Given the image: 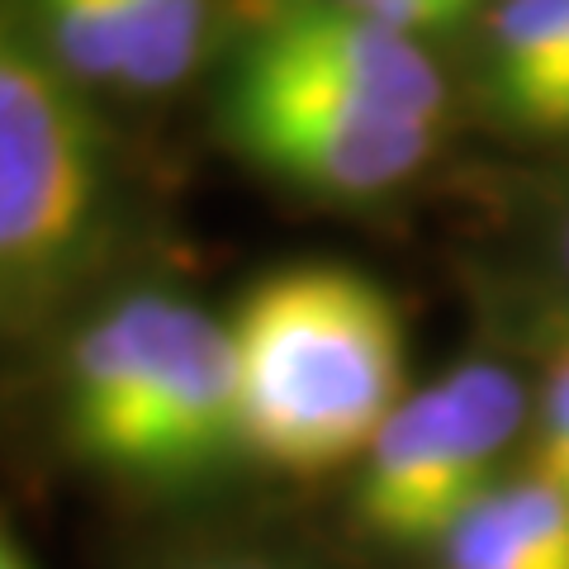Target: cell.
I'll return each instance as SVG.
<instances>
[{"mask_svg":"<svg viewBox=\"0 0 569 569\" xmlns=\"http://www.w3.org/2000/svg\"><path fill=\"white\" fill-rule=\"evenodd\" d=\"M242 395V451L318 475L370 451L408 399L403 318L370 276L284 266L228 318Z\"/></svg>","mask_w":569,"mask_h":569,"instance_id":"1","label":"cell"},{"mask_svg":"<svg viewBox=\"0 0 569 569\" xmlns=\"http://www.w3.org/2000/svg\"><path fill=\"white\" fill-rule=\"evenodd\" d=\"M67 432L96 466L176 485L242 451L233 332L176 295H129L67 356Z\"/></svg>","mask_w":569,"mask_h":569,"instance_id":"2","label":"cell"},{"mask_svg":"<svg viewBox=\"0 0 569 569\" xmlns=\"http://www.w3.org/2000/svg\"><path fill=\"white\" fill-rule=\"evenodd\" d=\"M114 171L86 86L0 0V332H29L91 276Z\"/></svg>","mask_w":569,"mask_h":569,"instance_id":"3","label":"cell"},{"mask_svg":"<svg viewBox=\"0 0 569 569\" xmlns=\"http://www.w3.org/2000/svg\"><path fill=\"white\" fill-rule=\"evenodd\" d=\"M522 418L527 395L518 376L485 356L413 389L361 456V527L395 546H441L498 485Z\"/></svg>","mask_w":569,"mask_h":569,"instance_id":"4","label":"cell"},{"mask_svg":"<svg viewBox=\"0 0 569 569\" xmlns=\"http://www.w3.org/2000/svg\"><path fill=\"white\" fill-rule=\"evenodd\" d=\"M223 119L228 138L257 167L342 200L403 186L437 142V123L370 104L252 48H242L238 58Z\"/></svg>","mask_w":569,"mask_h":569,"instance_id":"5","label":"cell"},{"mask_svg":"<svg viewBox=\"0 0 569 569\" xmlns=\"http://www.w3.org/2000/svg\"><path fill=\"white\" fill-rule=\"evenodd\" d=\"M247 48L408 119L437 123L447 110V81L427 48L347 0H271Z\"/></svg>","mask_w":569,"mask_h":569,"instance_id":"6","label":"cell"},{"mask_svg":"<svg viewBox=\"0 0 569 569\" xmlns=\"http://www.w3.org/2000/svg\"><path fill=\"white\" fill-rule=\"evenodd\" d=\"M447 569H569V489L541 470L498 479L441 541Z\"/></svg>","mask_w":569,"mask_h":569,"instance_id":"7","label":"cell"},{"mask_svg":"<svg viewBox=\"0 0 569 569\" xmlns=\"http://www.w3.org/2000/svg\"><path fill=\"white\" fill-rule=\"evenodd\" d=\"M493 100L527 129L560 133L569 104V0H498L489 20Z\"/></svg>","mask_w":569,"mask_h":569,"instance_id":"8","label":"cell"},{"mask_svg":"<svg viewBox=\"0 0 569 569\" xmlns=\"http://www.w3.org/2000/svg\"><path fill=\"white\" fill-rule=\"evenodd\" d=\"M204 0H123V86L167 91L186 81L204 48Z\"/></svg>","mask_w":569,"mask_h":569,"instance_id":"9","label":"cell"},{"mask_svg":"<svg viewBox=\"0 0 569 569\" xmlns=\"http://www.w3.org/2000/svg\"><path fill=\"white\" fill-rule=\"evenodd\" d=\"M33 29L81 86H123V0H33Z\"/></svg>","mask_w":569,"mask_h":569,"instance_id":"10","label":"cell"},{"mask_svg":"<svg viewBox=\"0 0 569 569\" xmlns=\"http://www.w3.org/2000/svg\"><path fill=\"white\" fill-rule=\"evenodd\" d=\"M531 470L550 479H569V342L550 356L541 399H537V460Z\"/></svg>","mask_w":569,"mask_h":569,"instance_id":"11","label":"cell"},{"mask_svg":"<svg viewBox=\"0 0 569 569\" xmlns=\"http://www.w3.org/2000/svg\"><path fill=\"white\" fill-rule=\"evenodd\" d=\"M0 569H33V560L24 556V546L14 541V531L0 522Z\"/></svg>","mask_w":569,"mask_h":569,"instance_id":"12","label":"cell"},{"mask_svg":"<svg viewBox=\"0 0 569 569\" xmlns=\"http://www.w3.org/2000/svg\"><path fill=\"white\" fill-rule=\"evenodd\" d=\"M194 569H284V565H266V560H213V565H194Z\"/></svg>","mask_w":569,"mask_h":569,"instance_id":"13","label":"cell"},{"mask_svg":"<svg viewBox=\"0 0 569 569\" xmlns=\"http://www.w3.org/2000/svg\"><path fill=\"white\" fill-rule=\"evenodd\" d=\"M560 266H565V276H569V213H565V228H560Z\"/></svg>","mask_w":569,"mask_h":569,"instance_id":"14","label":"cell"},{"mask_svg":"<svg viewBox=\"0 0 569 569\" xmlns=\"http://www.w3.org/2000/svg\"><path fill=\"white\" fill-rule=\"evenodd\" d=\"M560 133H569V104H565V129Z\"/></svg>","mask_w":569,"mask_h":569,"instance_id":"15","label":"cell"},{"mask_svg":"<svg viewBox=\"0 0 569 569\" xmlns=\"http://www.w3.org/2000/svg\"><path fill=\"white\" fill-rule=\"evenodd\" d=\"M565 489H569V479H565Z\"/></svg>","mask_w":569,"mask_h":569,"instance_id":"16","label":"cell"}]
</instances>
